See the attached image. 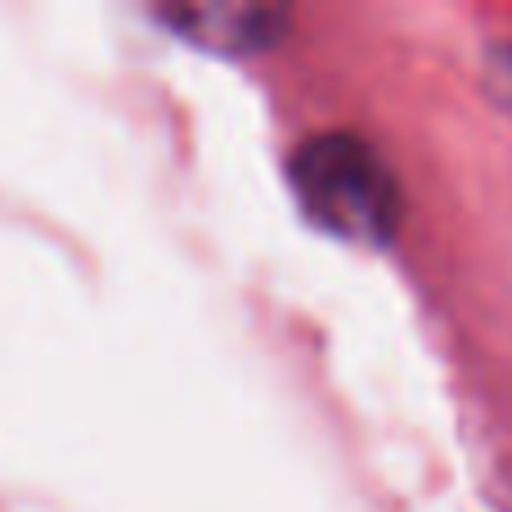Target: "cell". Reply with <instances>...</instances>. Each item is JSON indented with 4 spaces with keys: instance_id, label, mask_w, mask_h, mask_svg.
Returning <instances> with one entry per match:
<instances>
[{
    "instance_id": "3957f363",
    "label": "cell",
    "mask_w": 512,
    "mask_h": 512,
    "mask_svg": "<svg viewBox=\"0 0 512 512\" xmlns=\"http://www.w3.org/2000/svg\"><path fill=\"white\" fill-rule=\"evenodd\" d=\"M490 95L504 104V113L512 117V45H504V50L490 54Z\"/></svg>"
},
{
    "instance_id": "7a4b0ae2",
    "label": "cell",
    "mask_w": 512,
    "mask_h": 512,
    "mask_svg": "<svg viewBox=\"0 0 512 512\" xmlns=\"http://www.w3.org/2000/svg\"><path fill=\"white\" fill-rule=\"evenodd\" d=\"M167 27H176L189 45H203L216 54H256L270 50L288 27V9L283 5H167L158 9Z\"/></svg>"
},
{
    "instance_id": "6da1fadb",
    "label": "cell",
    "mask_w": 512,
    "mask_h": 512,
    "mask_svg": "<svg viewBox=\"0 0 512 512\" xmlns=\"http://www.w3.org/2000/svg\"><path fill=\"white\" fill-rule=\"evenodd\" d=\"M288 185L301 216L315 230L333 234L342 243H360V248L391 243L400 216H405L396 171L382 162L373 144L346 131L310 135L292 153Z\"/></svg>"
}]
</instances>
